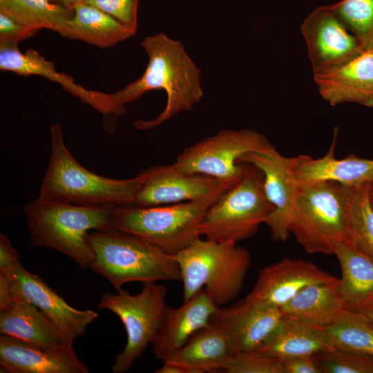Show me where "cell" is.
<instances>
[{"label":"cell","instance_id":"obj_1","mask_svg":"<svg viewBox=\"0 0 373 373\" xmlns=\"http://www.w3.org/2000/svg\"><path fill=\"white\" fill-rule=\"evenodd\" d=\"M140 45L149 57L143 75L112 94L115 102L125 108V104L138 99L147 91L164 90L167 96L164 111L153 119L134 122L139 130H151L182 111L191 110L204 94L200 82V70L180 41L160 32L146 37Z\"/></svg>","mask_w":373,"mask_h":373},{"label":"cell","instance_id":"obj_2","mask_svg":"<svg viewBox=\"0 0 373 373\" xmlns=\"http://www.w3.org/2000/svg\"><path fill=\"white\" fill-rule=\"evenodd\" d=\"M50 138V160L39 198L93 207L133 203L141 186L137 175L126 180L111 179L84 168L66 148L59 124L51 125Z\"/></svg>","mask_w":373,"mask_h":373},{"label":"cell","instance_id":"obj_3","mask_svg":"<svg viewBox=\"0 0 373 373\" xmlns=\"http://www.w3.org/2000/svg\"><path fill=\"white\" fill-rule=\"evenodd\" d=\"M117 207H93L37 198L23 208L35 248L51 247L82 268L94 255L87 240L92 231L115 229Z\"/></svg>","mask_w":373,"mask_h":373},{"label":"cell","instance_id":"obj_4","mask_svg":"<svg viewBox=\"0 0 373 373\" xmlns=\"http://www.w3.org/2000/svg\"><path fill=\"white\" fill-rule=\"evenodd\" d=\"M87 240L94 255L89 268L118 291L128 283L181 280L173 255L116 228L92 231Z\"/></svg>","mask_w":373,"mask_h":373},{"label":"cell","instance_id":"obj_5","mask_svg":"<svg viewBox=\"0 0 373 373\" xmlns=\"http://www.w3.org/2000/svg\"><path fill=\"white\" fill-rule=\"evenodd\" d=\"M183 285V302L204 289L217 307L233 300L251 265L249 251L236 242L195 240L173 254Z\"/></svg>","mask_w":373,"mask_h":373},{"label":"cell","instance_id":"obj_6","mask_svg":"<svg viewBox=\"0 0 373 373\" xmlns=\"http://www.w3.org/2000/svg\"><path fill=\"white\" fill-rule=\"evenodd\" d=\"M347 187L332 181L299 184L289 232L309 254L334 255L347 240Z\"/></svg>","mask_w":373,"mask_h":373},{"label":"cell","instance_id":"obj_7","mask_svg":"<svg viewBox=\"0 0 373 373\" xmlns=\"http://www.w3.org/2000/svg\"><path fill=\"white\" fill-rule=\"evenodd\" d=\"M218 198L154 207L119 206L115 228L173 255L200 237L199 226Z\"/></svg>","mask_w":373,"mask_h":373},{"label":"cell","instance_id":"obj_8","mask_svg":"<svg viewBox=\"0 0 373 373\" xmlns=\"http://www.w3.org/2000/svg\"><path fill=\"white\" fill-rule=\"evenodd\" d=\"M273 210L265 194L262 172L249 164L242 178L208 209L199 235L211 241L237 243L256 234Z\"/></svg>","mask_w":373,"mask_h":373},{"label":"cell","instance_id":"obj_9","mask_svg":"<svg viewBox=\"0 0 373 373\" xmlns=\"http://www.w3.org/2000/svg\"><path fill=\"white\" fill-rule=\"evenodd\" d=\"M167 289L162 284H144L141 291L131 295L126 290L117 294L104 292L97 308L115 313L122 321L127 341L111 365L113 373H126L155 338L169 307Z\"/></svg>","mask_w":373,"mask_h":373},{"label":"cell","instance_id":"obj_10","mask_svg":"<svg viewBox=\"0 0 373 373\" xmlns=\"http://www.w3.org/2000/svg\"><path fill=\"white\" fill-rule=\"evenodd\" d=\"M273 146L265 135L256 131L222 130L185 148L175 163L185 171L236 184L249 166L247 163L240 162V157Z\"/></svg>","mask_w":373,"mask_h":373},{"label":"cell","instance_id":"obj_11","mask_svg":"<svg viewBox=\"0 0 373 373\" xmlns=\"http://www.w3.org/2000/svg\"><path fill=\"white\" fill-rule=\"evenodd\" d=\"M299 160L300 155L286 157L274 146L248 153L240 159V162L253 165L262 173L265 194L274 207L265 224L276 241L285 242L290 234L299 189L296 176Z\"/></svg>","mask_w":373,"mask_h":373},{"label":"cell","instance_id":"obj_12","mask_svg":"<svg viewBox=\"0 0 373 373\" xmlns=\"http://www.w3.org/2000/svg\"><path fill=\"white\" fill-rule=\"evenodd\" d=\"M140 189L132 204L154 207L218 198L235 184L207 175L190 173L175 163L157 164L137 175Z\"/></svg>","mask_w":373,"mask_h":373},{"label":"cell","instance_id":"obj_13","mask_svg":"<svg viewBox=\"0 0 373 373\" xmlns=\"http://www.w3.org/2000/svg\"><path fill=\"white\" fill-rule=\"evenodd\" d=\"M313 75L335 67L363 52L366 46L332 9L315 8L300 25Z\"/></svg>","mask_w":373,"mask_h":373},{"label":"cell","instance_id":"obj_14","mask_svg":"<svg viewBox=\"0 0 373 373\" xmlns=\"http://www.w3.org/2000/svg\"><path fill=\"white\" fill-rule=\"evenodd\" d=\"M0 70L22 76L40 75L59 84L65 90L102 113L103 126L108 132L115 131L117 117L126 112L115 102L112 93L88 90L77 84L72 77L57 71L52 61L33 49L22 52L18 47H0Z\"/></svg>","mask_w":373,"mask_h":373},{"label":"cell","instance_id":"obj_15","mask_svg":"<svg viewBox=\"0 0 373 373\" xmlns=\"http://www.w3.org/2000/svg\"><path fill=\"white\" fill-rule=\"evenodd\" d=\"M7 275L10 278L12 296H21L36 306L71 346L98 317L95 311L71 307L42 278L28 271L21 262Z\"/></svg>","mask_w":373,"mask_h":373},{"label":"cell","instance_id":"obj_16","mask_svg":"<svg viewBox=\"0 0 373 373\" xmlns=\"http://www.w3.org/2000/svg\"><path fill=\"white\" fill-rule=\"evenodd\" d=\"M336 278L310 262L285 258L260 271L245 299L258 305L280 308L306 287Z\"/></svg>","mask_w":373,"mask_h":373},{"label":"cell","instance_id":"obj_17","mask_svg":"<svg viewBox=\"0 0 373 373\" xmlns=\"http://www.w3.org/2000/svg\"><path fill=\"white\" fill-rule=\"evenodd\" d=\"M283 320L279 307L245 299L231 307H218L209 323L225 335L231 355L258 348Z\"/></svg>","mask_w":373,"mask_h":373},{"label":"cell","instance_id":"obj_18","mask_svg":"<svg viewBox=\"0 0 373 373\" xmlns=\"http://www.w3.org/2000/svg\"><path fill=\"white\" fill-rule=\"evenodd\" d=\"M313 75L319 94L331 106L347 102L373 106V44L353 58Z\"/></svg>","mask_w":373,"mask_h":373},{"label":"cell","instance_id":"obj_19","mask_svg":"<svg viewBox=\"0 0 373 373\" xmlns=\"http://www.w3.org/2000/svg\"><path fill=\"white\" fill-rule=\"evenodd\" d=\"M217 306L204 289L178 308L169 307L152 342L155 358L164 362L197 331L207 326Z\"/></svg>","mask_w":373,"mask_h":373},{"label":"cell","instance_id":"obj_20","mask_svg":"<svg viewBox=\"0 0 373 373\" xmlns=\"http://www.w3.org/2000/svg\"><path fill=\"white\" fill-rule=\"evenodd\" d=\"M1 369L10 373H87L73 350H55L10 336H0Z\"/></svg>","mask_w":373,"mask_h":373},{"label":"cell","instance_id":"obj_21","mask_svg":"<svg viewBox=\"0 0 373 373\" xmlns=\"http://www.w3.org/2000/svg\"><path fill=\"white\" fill-rule=\"evenodd\" d=\"M337 133L336 129L331 146L324 156L314 159L307 155H299L296 170L299 184L332 181L345 187H355L373 184V160L352 154L342 159L335 157Z\"/></svg>","mask_w":373,"mask_h":373},{"label":"cell","instance_id":"obj_22","mask_svg":"<svg viewBox=\"0 0 373 373\" xmlns=\"http://www.w3.org/2000/svg\"><path fill=\"white\" fill-rule=\"evenodd\" d=\"M283 318L325 329L348 310L339 278L306 287L280 308Z\"/></svg>","mask_w":373,"mask_h":373},{"label":"cell","instance_id":"obj_23","mask_svg":"<svg viewBox=\"0 0 373 373\" xmlns=\"http://www.w3.org/2000/svg\"><path fill=\"white\" fill-rule=\"evenodd\" d=\"M13 298L12 306L0 312L1 334L51 349L73 350L36 306L19 295Z\"/></svg>","mask_w":373,"mask_h":373},{"label":"cell","instance_id":"obj_24","mask_svg":"<svg viewBox=\"0 0 373 373\" xmlns=\"http://www.w3.org/2000/svg\"><path fill=\"white\" fill-rule=\"evenodd\" d=\"M74 15L59 32L71 39L83 41L99 48H110L134 35L133 29L87 3L73 7Z\"/></svg>","mask_w":373,"mask_h":373},{"label":"cell","instance_id":"obj_25","mask_svg":"<svg viewBox=\"0 0 373 373\" xmlns=\"http://www.w3.org/2000/svg\"><path fill=\"white\" fill-rule=\"evenodd\" d=\"M340 264L339 289L348 310L363 312L373 306V260L348 241L334 252Z\"/></svg>","mask_w":373,"mask_h":373},{"label":"cell","instance_id":"obj_26","mask_svg":"<svg viewBox=\"0 0 373 373\" xmlns=\"http://www.w3.org/2000/svg\"><path fill=\"white\" fill-rule=\"evenodd\" d=\"M230 355L225 335L209 323L194 333L166 361L177 365L182 373H204L222 370Z\"/></svg>","mask_w":373,"mask_h":373},{"label":"cell","instance_id":"obj_27","mask_svg":"<svg viewBox=\"0 0 373 373\" xmlns=\"http://www.w3.org/2000/svg\"><path fill=\"white\" fill-rule=\"evenodd\" d=\"M332 349L325 329L285 318L257 348L262 353L279 359L314 355Z\"/></svg>","mask_w":373,"mask_h":373},{"label":"cell","instance_id":"obj_28","mask_svg":"<svg viewBox=\"0 0 373 373\" xmlns=\"http://www.w3.org/2000/svg\"><path fill=\"white\" fill-rule=\"evenodd\" d=\"M0 12L30 29L58 33L74 15L73 9L50 0H0Z\"/></svg>","mask_w":373,"mask_h":373},{"label":"cell","instance_id":"obj_29","mask_svg":"<svg viewBox=\"0 0 373 373\" xmlns=\"http://www.w3.org/2000/svg\"><path fill=\"white\" fill-rule=\"evenodd\" d=\"M369 186L347 187V236L356 249L373 260V208Z\"/></svg>","mask_w":373,"mask_h":373},{"label":"cell","instance_id":"obj_30","mask_svg":"<svg viewBox=\"0 0 373 373\" xmlns=\"http://www.w3.org/2000/svg\"><path fill=\"white\" fill-rule=\"evenodd\" d=\"M325 331L334 348L373 357V319L347 310Z\"/></svg>","mask_w":373,"mask_h":373},{"label":"cell","instance_id":"obj_31","mask_svg":"<svg viewBox=\"0 0 373 373\" xmlns=\"http://www.w3.org/2000/svg\"><path fill=\"white\" fill-rule=\"evenodd\" d=\"M330 7L366 46L373 44V0H341Z\"/></svg>","mask_w":373,"mask_h":373},{"label":"cell","instance_id":"obj_32","mask_svg":"<svg viewBox=\"0 0 373 373\" xmlns=\"http://www.w3.org/2000/svg\"><path fill=\"white\" fill-rule=\"evenodd\" d=\"M321 373H373V357L332 349L313 355Z\"/></svg>","mask_w":373,"mask_h":373},{"label":"cell","instance_id":"obj_33","mask_svg":"<svg viewBox=\"0 0 373 373\" xmlns=\"http://www.w3.org/2000/svg\"><path fill=\"white\" fill-rule=\"evenodd\" d=\"M222 370L227 373H283L280 359L257 349L230 355Z\"/></svg>","mask_w":373,"mask_h":373},{"label":"cell","instance_id":"obj_34","mask_svg":"<svg viewBox=\"0 0 373 373\" xmlns=\"http://www.w3.org/2000/svg\"><path fill=\"white\" fill-rule=\"evenodd\" d=\"M137 30L139 0H87L86 2Z\"/></svg>","mask_w":373,"mask_h":373},{"label":"cell","instance_id":"obj_35","mask_svg":"<svg viewBox=\"0 0 373 373\" xmlns=\"http://www.w3.org/2000/svg\"><path fill=\"white\" fill-rule=\"evenodd\" d=\"M37 32L0 12V47H18L21 41Z\"/></svg>","mask_w":373,"mask_h":373},{"label":"cell","instance_id":"obj_36","mask_svg":"<svg viewBox=\"0 0 373 373\" xmlns=\"http://www.w3.org/2000/svg\"><path fill=\"white\" fill-rule=\"evenodd\" d=\"M283 373H321L313 355H299L280 359Z\"/></svg>","mask_w":373,"mask_h":373},{"label":"cell","instance_id":"obj_37","mask_svg":"<svg viewBox=\"0 0 373 373\" xmlns=\"http://www.w3.org/2000/svg\"><path fill=\"white\" fill-rule=\"evenodd\" d=\"M19 262V253L12 247L8 238L1 233L0 274H9Z\"/></svg>","mask_w":373,"mask_h":373},{"label":"cell","instance_id":"obj_38","mask_svg":"<svg viewBox=\"0 0 373 373\" xmlns=\"http://www.w3.org/2000/svg\"><path fill=\"white\" fill-rule=\"evenodd\" d=\"M13 303L10 278L7 274H0V312L9 309Z\"/></svg>","mask_w":373,"mask_h":373},{"label":"cell","instance_id":"obj_39","mask_svg":"<svg viewBox=\"0 0 373 373\" xmlns=\"http://www.w3.org/2000/svg\"><path fill=\"white\" fill-rule=\"evenodd\" d=\"M52 3H55L56 4L61 5L62 6H64L66 8L73 9V7L80 3H85L87 1V0H50Z\"/></svg>","mask_w":373,"mask_h":373},{"label":"cell","instance_id":"obj_40","mask_svg":"<svg viewBox=\"0 0 373 373\" xmlns=\"http://www.w3.org/2000/svg\"><path fill=\"white\" fill-rule=\"evenodd\" d=\"M361 312H363V314H365V315L368 316L369 317L373 319V306Z\"/></svg>","mask_w":373,"mask_h":373},{"label":"cell","instance_id":"obj_41","mask_svg":"<svg viewBox=\"0 0 373 373\" xmlns=\"http://www.w3.org/2000/svg\"><path fill=\"white\" fill-rule=\"evenodd\" d=\"M369 199L373 208V184L369 186Z\"/></svg>","mask_w":373,"mask_h":373}]
</instances>
